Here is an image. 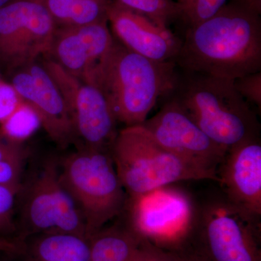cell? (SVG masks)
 Masks as SVG:
<instances>
[{
  "label": "cell",
  "instance_id": "cell-1",
  "mask_svg": "<svg viewBox=\"0 0 261 261\" xmlns=\"http://www.w3.org/2000/svg\"><path fill=\"white\" fill-rule=\"evenodd\" d=\"M260 13V0H230L186 28L173 61L180 70L228 80L261 71Z\"/></svg>",
  "mask_w": 261,
  "mask_h": 261
},
{
  "label": "cell",
  "instance_id": "cell-2",
  "mask_svg": "<svg viewBox=\"0 0 261 261\" xmlns=\"http://www.w3.org/2000/svg\"><path fill=\"white\" fill-rule=\"evenodd\" d=\"M176 70L174 61L145 58L114 38L111 47L83 81L102 92L117 123L125 127L140 126L172 87Z\"/></svg>",
  "mask_w": 261,
  "mask_h": 261
},
{
  "label": "cell",
  "instance_id": "cell-3",
  "mask_svg": "<svg viewBox=\"0 0 261 261\" xmlns=\"http://www.w3.org/2000/svg\"><path fill=\"white\" fill-rule=\"evenodd\" d=\"M233 81L177 68L172 87L163 96L177 103L211 140L228 149L260 139V133L256 114Z\"/></svg>",
  "mask_w": 261,
  "mask_h": 261
},
{
  "label": "cell",
  "instance_id": "cell-4",
  "mask_svg": "<svg viewBox=\"0 0 261 261\" xmlns=\"http://www.w3.org/2000/svg\"><path fill=\"white\" fill-rule=\"evenodd\" d=\"M61 168L62 186L80 211L89 239L123 214L128 195L110 149L80 147L65 158Z\"/></svg>",
  "mask_w": 261,
  "mask_h": 261
},
{
  "label": "cell",
  "instance_id": "cell-5",
  "mask_svg": "<svg viewBox=\"0 0 261 261\" xmlns=\"http://www.w3.org/2000/svg\"><path fill=\"white\" fill-rule=\"evenodd\" d=\"M110 153L129 197L178 181H215L209 173L160 145L141 126L118 132Z\"/></svg>",
  "mask_w": 261,
  "mask_h": 261
},
{
  "label": "cell",
  "instance_id": "cell-6",
  "mask_svg": "<svg viewBox=\"0 0 261 261\" xmlns=\"http://www.w3.org/2000/svg\"><path fill=\"white\" fill-rule=\"evenodd\" d=\"M260 219L223 194L213 196L197 204L195 227L181 250L205 261H261Z\"/></svg>",
  "mask_w": 261,
  "mask_h": 261
},
{
  "label": "cell",
  "instance_id": "cell-7",
  "mask_svg": "<svg viewBox=\"0 0 261 261\" xmlns=\"http://www.w3.org/2000/svg\"><path fill=\"white\" fill-rule=\"evenodd\" d=\"M127 227L140 240L176 252L188 243L197 219V203L186 190L173 185L128 196Z\"/></svg>",
  "mask_w": 261,
  "mask_h": 261
},
{
  "label": "cell",
  "instance_id": "cell-8",
  "mask_svg": "<svg viewBox=\"0 0 261 261\" xmlns=\"http://www.w3.org/2000/svg\"><path fill=\"white\" fill-rule=\"evenodd\" d=\"M56 25L42 0H13L0 9V70L12 72L50 51Z\"/></svg>",
  "mask_w": 261,
  "mask_h": 261
},
{
  "label": "cell",
  "instance_id": "cell-9",
  "mask_svg": "<svg viewBox=\"0 0 261 261\" xmlns=\"http://www.w3.org/2000/svg\"><path fill=\"white\" fill-rule=\"evenodd\" d=\"M40 61L56 82L69 111L78 148L110 149L117 122L104 94L94 84L77 78L47 57Z\"/></svg>",
  "mask_w": 261,
  "mask_h": 261
},
{
  "label": "cell",
  "instance_id": "cell-10",
  "mask_svg": "<svg viewBox=\"0 0 261 261\" xmlns=\"http://www.w3.org/2000/svg\"><path fill=\"white\" fill-rule=\"evenodd\" d=\"M161 98V110L140 126L160 145L209 173L218 183V168L228 148L207 137L173 99Z\"/></svg>",
  "mask_w": 261,
  "mask_h": 261
},
{
  "label": "cell",
  "instance_id": "cell-11",
  "mask_svg": "<svg viewBox=\"0 0 261 261\" xmlns=\"http://www.w3.org/2000/svg\"><path fill=\"white\" fill-rule=\"evenodd\" d=\"M8 81L24 104L32 108L55 143L65 149L78 145L71 117L56 82L39 61L15 70Z\"/></svg>",
  "mask_w": 261,
  "mask_h": 261
},
{
  "label": "cell",
  "instance_id": "cell-12",
  "mask_svg": "<svg viewBox=\"0 0 261 261\" xmlns=\"http://www.w3.org/2000/svg\"><path fill=\"white\" fill-rule=\"evenodd\" d=\"M107 19L113 37L129 50L159 62L173 61L177 56L181 39L117 0H109Z\"/></svg>",
  "mask_w": 261,
  "mask_h": 261
},
{
  "label": "cell",
  "instance_id": "cell-13",
  "mask_svg": "<svg viewBox=\"0 0 261 261\" xmlns=\"http://www.w3.org/2000/svg\"><path fill=\"white\" fill-rule=\"evenodd\" d=\"M217 176L223 195L228 200L261 217L260 139L228 148Z\"/></svg>",
  "mask_w": 261,
  "mask_h": 261
},
{
  "label": "cell",
  "instance_id": "cell-14",
  "mask_svg": "<svg viewBox=\"0 0 261 261\" xmlns=\"http://www.w3.org/2000/svg\"><path fill=\"white\" fill-rule=\"evenodd\" d=\"M108 20L82 27H56L47 58L84 80L112 45Z\"/></svg>",
  "mask_w": 261,
  "mask_h": 261
},
{
  "label": "cell",
  "instance_id": "cell-15",
  "mask_svg": "<svg viewBox=\"0 0 261 261\" xmlns=\"http://www.w3.org/2000/svg\"><path fill=\"white\" fill-rule=\"evenodd\" d=\"M59 168L55 159L48 160L23 192L20 223L23 238L57 233L55 187ZM24 238V239H25Z\"/></svg>",
  "mask_w": 261,
  "mask_h": 261
},
{
  "label": "cell",
  "instance_id": "cell-16",
  "mask_svg": "<svg viewBox=\"0 0 261 261\" xmlns=\"http://www.w3.org/2000/svg\"><path fill=\"white\" fill-rule=\"evenodd\" d=\"M23 243L21 255L27 261H89L90 239L68 233L35 235Z\"/></svg>",
  "mask_w": 261,
  "mask_h": 261
},
{
  "label": "cell",
  "instance_id": "cell-17",
  "mask_svg": "<svg viewBox=\"0 0 261 261\" xmlns=\"http://www.w3.org/2000/svg\"><path fill=\"white\" fill-rule=\"evenodd\" d=\"M140 241L126 225L104 227L90 238L89 261H134Z\"/></svg>",
  "mask_w": 261,
  "mask_h": 261
},
{
  "label": "cell",
  "instance_id": "cell-18",
  "mask_svg": "<svg viewBox=\"0 0 261 261\" xmlns=\"http://www.w3.org/2000/svg\"><path fill=\"white\" fill-rule=\"evenodd\" d=\"M56 27H82L108 20L109 0H42Z\"/></svg>",
  "mask_w": 261,
  "mask_h": 261
},
{
  "label": "cell",
  "instance_id": "cell-19",
  "mask_svg": "<svg viewBox=\"0 0 261 261\" xmlns=\"http://www.w3.org/2000/svg\"><path fill=\"white\" fill-rule=\"evenodd\" d=\"M123 6L145 15L163 28L180 20L181 8L176 0H117Z\"/></svg>",
  "mask_w": 261,
  "mask_h": 261
},
{
  "label": "cell",
  "instance_id": "cell-20",
  "mask_svg": "<svg viewBox=\"0 0 261 261\" xmlns=\"http://www.w3.org/2000/svg\"><path fill=\"white\" fill-rule=\"evenodd\" d=\"M41 126L35 112L27 105H22L13 114L0 123V135L13 143L21 145Z\"/></svg>",
  "mask_w": 261,
  "mask_h": 261
},
{
  "label": "cell",
  "instance_id": "cell-21",
  "mask_svg": "<svg viewBox=\"0 0 261 261\" xmlns=\"http://www.w3.org/2000/svg\"><path fill=\"white\" fill-rule=\"evenodd\" d=\"M228 0H180L181 8L180 20L186 28L210 18L226 3Z\"/></svg>",
  "mask_w": 261,
  "mask_h": 261
},
{
  "label": "cell",
  "instance_id": "cell-22",
  "mask_svg": "<svg viewBox=\"0 0 261 261\" xmlns=\"http://www.w3.org/2000/svg\"><path fill=\"white\" fill-rule=\"evenodd\" d=\"M20 187L0 185V233L13 229V209L15 200L21 190ZM1 236V235H0Z\"/></svg>",
  "mask_w": 261,
  "mask_h": 261
},
{
  "label": "cell",
  "instance_id": "cell-23",
  "mask_svg": "<svg viewBox=\"0 0 261 261\" xmlns=\"http://www.w3.org/2000/svg\"><path fill=\"white\" fill-rule=\"evenodd\" d=\"M239 93L247 102L255 104L261 110V71L244 75L233 81Z\"/></svg>",
  "mask_w": 261,
  "mask_h": 261
},
{
  "label": "cell",
  "instance_id": "cell-24",
  "mask_svg": "<svg viewBox=\"0 0 261 261\" xmlns=\"http://www.w3.org/2000/svg\"><path fill=\"white\" fill-rule=\"evenodd\" d=\"M24 152L0 161V185L20 187Z\"/></svg>",
  "mask_w": 261,
  "mask_h": 261
},
{
  "label": "cell",
  "instance_id": "cell-25",
  "mask_svg": "<svg viewBox=\"0 0 261 261\" xmlns=\"http://www.w3.org/2000/svg\"><path fill=\"white\" fill-rule=\"evenodd\" d=\"M23 104L13 86L3 80L0 84V123L9 118Z\"/></svg>",
  "mask_w": 261,
  "mask_h": 261
},
{
  "label": "cell",
  "instance_id": "cell-26",
  "mask_svg": "<svg viewBox=\"0 0 261 261\" xmlns=\"http://www.w3.org/2000/svg\"><path fill=\"white\" fill-rule=\"evenodd\" d=\"M134 261H181L176 252L167 251L141 240L140 247Z\"/></svg>",
  "mask_w": 261,
  "mask_h": 261
},
{
  "label": "cell",
  "instance_id": "cell-27",
  "mask_svg": "<svg viewBox=\"0 0 261 261\" xmlns=\"http://www.w3.org/2000/svg\"><path fill=\"white\" fill-rule=\"evenodd\" d=\"M23 152L21 145L10 142L0 135V161Z\"/></svg>",
  "mask_w": 261,
  "mask_h": 261
},
{
  "label": "cell",
  "instance_id": "cell-28",
  "mask_svg": "<svg viewBox=\"0 0 261 261\" xmlns=\"http://www.w3.org/2000/svg\"><path fill=\"white\" fill-rule=\"evenodd\" d=\"M23 244L20 240H11L0 236V252L9 255H21Z\"/></svg>",
  "mask_w": 261,
  "mask_h": 261
},
{
  "label": "cell",
  "instance_id": "cell-29",
  "mask_svg": "<svg viewBox=\"0 0 261 261\" xmlns=\"http://www.w3.org/2000/svg\"><path fill=\"white\" fill-rule=\"evenodd\" d=\"M176 253L179 255L181 261H205L194 252L188 251V250H183V251L176 252Z\"/></svg>",
  "mask_w": 261,
  "mask_h": 261
},
{
  "label": "cell",
  "instance_id": "cell-30",
  "mask_svg": "<svg viewBox=\"0 0 261 261\" xmlns=\"http://www.w3.org/2000/svg\"><path fill=\"white\" fill-rule=\"evenodd\" d=\"M12 1H13V0H0V9L5 7V5L9 4Z\"/></svg>",
  "mask_w": 261,
  "mask_h": 261
},
{
  "label": "cell",
  "instance_id": "cell-31",
  "mask_svg": "<svg viewBox=\"0 0 261 261\" xmlns=\"http://www.w3.org/2000/svg\"><path fill=\"white\" fill-rule=\"evenodd\" d=\"M3 77H2V75L0 74V84H1V82H3Z\"/></svg>",
  "mask_w": 261,
  "mask_h": 261
},
{
  "label": "cell",
  "instance_id": "cell-32",
  "mask_svg": "<svg viewBox=\"0 0 261 261\" xmlns=\"http://www.w3.org/2000/svg\"><path fill=\"white\" fill-rule=\"evenodd\" d=\"M176 2H177V3H178V2L180 1V0H176Z\"/></svg>",
  "mask_w": 261,
  "mask_h": 261
},
{
  "label": "cell",
  "instance_id": "cell-33",
  "mask_svg": "<svg viewBox=\"0 0 261 261\" xmlns=\"http://www.w3.org/2000/svg\"><path fill=\"white\" fill-rule=\"evenodd\" d=\"M0 261H1V260H0Z\"/></svg>",
  "mask_w": 261,
  "mask_h": 261
}]
</instances>
